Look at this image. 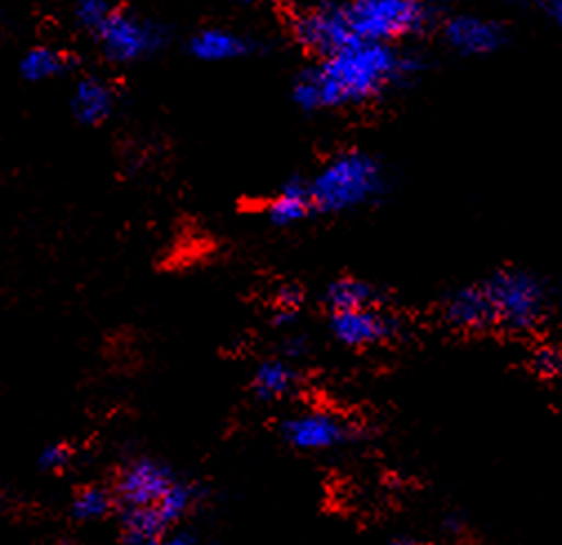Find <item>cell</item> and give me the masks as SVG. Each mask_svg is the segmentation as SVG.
<instances>
[{
    "mask_svg": "<svg viewBox=\"0 0 562 545\" xmlns=\"http://www.w3.org/2000/svg\"><path fill=\"white\" fill-rule=\"evenodd\" d=\"M425 70L422 52L402 45L356 43L313 60L293 81V101L304 112L371 103Z\"/></svg>",
    "mask_w": 562,
    "mask_h": 545,
    "instance_id": "cell-1",
    "label": "cell"
},
{
    "mask_svg": "<svg viewBox=\"0 0 562 545\" xmlns=\"http://www.w3.org/2000/svg\"><path fill=\"white\" fill-rule=\"evenodd\" d=\"M315 215H341L369 207L384 194L386 173L382 162L360 148L333 155L308 179Z\"/></svg>",
    "mask_w": 562,
    "mask_h": 545,
    "instance_id": "cell-2",
    "label": "cell"
},
{
    "mask_svg": "<svg viewBox=\"0 0 562 545\" xmlns=\"http://www.w3.org/2000/svg\"><path fill=\"white\" fill-rule=\"evenodd\" d=\"M344 12L356 43L378 45H402L442 21L436 8L417 0H358L344 3Z\"/></svg>",
    "mask_w": 562,
    "mask_h": 545,
    "instance_id": "cell-3",
    "label": "cell"
},
{
    "mask_svg": "<svg viewBox=\"0 0 562 545\" xmlns=\"http://www.w3.org/2000/svg\"><path fill=\"white\" fill-rule=\"evenodd\" d=\"M482 287L496 315V331L529 333L549 315V289L527 268H498L482 280Z\"/></svg>",
    "mask_w": 562,
    "mask_h": 545,
    "instance_id": "cell-4",
    "label": "cell"
},
{
    "mask_svg": "<svg viewBox=\"0 0 562 545\" xmlns=\"http://www.w3.org/2000/svg\"><path fill=\"white\" fill-rule=\"evenodd\" d=\"M94 38L108 60L132 65L155 56L166 45V30L153 19L114 5Z\"/></svg>",
    "mask_w": 562,
    "mask_h": 545,
    "instance_id": "cell-5",
    "label": "cell"
},
{
    "mask_svg": "<svg viewBox=\"0 0 562 545\" xmlns=\"http://www.w3.org/2000/svg\"><path fill=\"white\" fill-rule=\"evenodd\" d=\"M293 41L315 60L356 45L350 36L344 3H317L293 8L286 16Z\"/></svg>",
    "mask_w": 562,
    "mask_h": 545,
    "instance_id": "cell-6",
    "label": "cell"
},
{
    "mask_svg": "<svg viewBox=\"0 0 562 545\" xmlns=\"http://www.w3.org/2000/svg\"><path fill=\"white\" fill-rule=\"evenodd\" d=\"M181 476L164 460L153 456H134L116 474L114 499L119 510L157 508Z\"/></svg>",
    "mask_w": 562,
    "mask_h": 545,
    "instance_id": "cell-7",
    "label": "cell"
},
{
    "mask_svg": "<svg viewBox=\"0 0 562 545\" xmlns=\"http://www.w3.org/2000/svg\"><path fill=\"white\" fill-rule=\"evenodd\" d=\"M281 438L300 452H333L353 443L360 430L326 409H302L279 425Z\"/></svg>",
    "mask_w": 562,
    "mask_h": 545,
    "instance_id": "cell-8",
    "label": "cell"
},
{
    "mask_svg": "<svg viewBox=\"0 0 562 545\" xmlns=\"http://www.w3.org/2000/svg\"><path fill=\"white\" fill-rule=\"evenodd\" d=\"M440 34L449 49L462 56H491L507 45V27L482 14H451L440 21Z\"/></svg>",
    "mask_w": 562,
    "mask_h": 545,
    "instance_id": "cell-9",
    "label": "cell"
},
{
    "mask_svg": "<svg viewBox=\"0 0 562 545\" xmlns=\"http://www.w3.org/2000/svg\"><path fill=\"white\" fill-rule=\"evenodd\" d=\"M328 329L339 345L348 349L380 347L397 335V320L382 307L330 313Z\"/></svg>",
    "mask_w": 562,
    "mask_h": 545,
    "instance_id": "cell-10",
    "label": "cell"
},
{
    "mask_svg": "<svg viewBox=\"0 0 562 545\" xmlns=\"http://www.w3.org/2000/svg\"><path fill=\"white\" fill-rule=\"evenodd\" d=\"M442 320L460 333L496 331V315L482 282L451 291L442 302Z\"/></svg>",
    "mask_w": 562,
    "mask_h": 545,
    "instance_id": "cell-11",
    "label": "cell"
},
{
    "mask_svg": "<svg viewBox=\"0 0 562 545\" xmlns=\"http://www.w3.org/2000/svg\"><path fill=\"white\" fill-rule=\"evenodd\" d=\"M255 49L250 36L228 27H203L188 43L190 56L201 63H231L250 56Z\"/></svg>",
    "mask_w": 562,
    "mask_h": 545,
    "instance_id": "cell-12",
    "label": "cell"
},
{
    "mask_svg": "<svg viewBox=\"0 0 562 545\" xmlns=\"http://www.w3.org/2000/svg\"><path fill=\"white\" fill-rule=\"evenodd\" d=\"M266 220L277 229H291L315 215L308 179L293 177L268 199Z\"/></svg>",
    "mask_w": 562,
    "mask_h": 545,
    "instance_id": "cell-13",
    "label": "cell"
},
{
    "mask_svg": "<svg viewBox=\"0 0 562 545\" xmlns=\"http://www.w3.org/2000/svg\"><path fill=\"white\" fill-rule=\"evenodd\" d=\"M116 108V94L114 88L97 77L81 79L72 97H69V110H72L75 119L83 125H101L105 123Z\"/></svg>",
    "mask_w": 562,
    "mask_h": 545,
    "instance_id": "cell-14",
    "label": "cell"
},
{
    "mask_svg": "<svg viewBox=\"0 0 562 545\" xmlns=\"http://www.w3.org/2000/svg\"><path fill=\"white\" fill-rule=\"evenodd\" d=\"M324 307L330 313L373 309V307H382V293L375 285H371L362 278L341 276L326 287Z\"/></svg>",
    "mask_w": 562,
    "mask_h": 545,
    "instance_id": "cell-15",
    "label": "cell"
},
{
    "mask_svg": "<svg viewBox=\"0 0 562 545\" xmlns=\"http://www.w3.org/2000/svg\"><path fill=\"white\" fill-rule=\"evenodd\" d=\"M300 385V369L286 356L268 358L257 365L252 374V391L261 400L286 398Z\"/></svg>",
    "mask_w": 562,
    "mask_h": 545,
    "instance_id": "cell-16",
    "label": "cell"
},
{
    "mask_svg": "<svg viewBox=\"0 0 562 545\" xmlns=\"http://www.w3.org/2000/svg\"><path fill=\"white\" fill-rule=\"evenodd\" d=\"M72 65L75 60L67 52L52 45H36L21 56L19 73L30 84H45L67 75L72 70Z\"/></svg>",
    "mask_w": 562,
    "mask_h": 545,
    "instance_id": "cell-17",
    "label": "cell"
},
{
    "mask_svg": "<svg viewBox=\"0 0 562 545\" xmlns=\"http://www.w3.org/2000/svg\"><path fill=\"white\" fill-rule=\"evenodd\" d=\"M116 510V499L112 488L103 486H83L75 492L69 512L81 523H97L108 519Z\"/></svg>",
    "mask_w": 562,
    "mask_h": 545,
    "instance_id": "cell-18",
    "label": "cell"
},
{
    "mask_svg": "<svg viewBox=\"0 0 562 545\" xmlns=\"http://www.w3.org/2000/svg\"><path fill=\"white\" fill-rule=\"evenodd\" d=\"M304 304V296L297 287L286 285L281 287L272 300V322L274 324H291L297 320Z\"/></svg>",
    "mask_w": 562,
    "mask_h": 545,
    "instance_id": "cell-19",
    "label": "cell"
},
{
    "mask_svg": "<svg viewBox=\"0 0 562 545\" xmlns=\"http://www.w3.org/2000/svg\"><path fill=\"white\" fill-rule=\"evenodd\" d=\"M112 10H114V5L103 3V0H83V3H79L75 8V21L81 30H86L88 34L94 36Z\"/></svg>",
    "mask_w": 562,
    "mask_h": 545,
    "instance_id": "cell-20",
    "label": "cell"
},
{
    "mask_svg": "<svg viewBox=\"0 0 562 545\" xmlns=\"http://www.w3.org/2000/svg\"><path fill=\"white\" fill-rule=\"evenodd\" d=\"M75 460V449L67 443H49L38 454V467L43 471H65Z\"/></svg>",
    "mask_w": 562,
    "mask_h": 545,
    "instance_id": "cell-21",
    "label": "cell"
},
{
    "mask_svg": "<svg viewBox=\"0 0 562 545\" xmlns=\"http://www.w3.org/2000/svg\"><path fill=\"white\" fill-rule=\"evenodd\" d=\"M531 367L542 378H555L562 374V349L555 345H542L531 354Z\"/></svg>",
    "mask_w": 562,
    "mask_h": 545,
    "instance_id": "cell-22",
    "label": "cell"
},
{
    "mask_svg": "<svg viewBox=\"0 0 562 545\" xmlns=\"http://www.w3.org/2000/svg\"><path fill=\"white\" fill-rule=\"evenodd\" d=\"M159 545H199V541H196L194 534H190V532L177 527V530L168 532V534L159 541Z\"/></svg>",
    "mask_w": 562,
    "mask_h": 545,
    "instance_id": "cell-23",
    "label": "cell"
},
{
    "mask_svg": "<svg viewBox=\"0 0 562 545\" xmlns=\"http://www.w3.org/2000/svg\"><path fill=\"white\" fill-rule=\"evenodd\" d=\"M540 12H542V16H544L551 25H555V27L562 30V0H551V3H542V5H540Z\"/></svg>",
    "mask_w": 562,
    "mask_h": 545,
    "instance_id": "cell-24",
    "label": "cell"
},
{
    "mask_svg": "<svg viewBox=\"0 0 562 545\" xmlns=\"http://www.w3.org/2000/svg\"><path fill=\"white\" fill-rule=\"evenodd\" d=\"M442 530H445V534L458 538V536L464 534L467 521H464V516H460V514H449V516H445V521H442Z\"/></svg>",
    "mask_w": 562,
    "mask_h": 545,
    "instance_id": "cell-25",
    "label": "cell"
},
{
    "mask_svg": "<svg viewBox=\"0 0 562 545\" xmlns=\"http://www.w3.org/2000/svg\"><path fill=\"white\" fill-rule=\"evenodd\" d=\"M389 545H436V543H427V541H417L413 536H395L389 541Z\"/></svg>",
    "mask_w": 562,
    "mask_h": 545,
    "instance_id": "cell-26",
    "label": "cell"
}]
</instances>
